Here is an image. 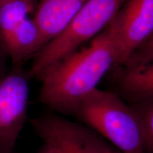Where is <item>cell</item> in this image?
<instances>
[{"instance_id":"cell-1","label":"cell","mask_w":153,"mask_h":153,"mask_svg":"<svg viewBox=\"0 0 153 153\" xmlns=\"http://www.w3.org/2000/svg\"><path fill=\"white\" fill-rule=\"evenodd\" d=\"M118 62L112 25L42 74L38 101L51 112L74 116L82 101Z\"/></svg>"},{"instance_id":"cell-2","label":"cell","mask_w":153,"mask_h":153,"mask_svg":"<svg viewBox=\"0 0 153 153\" xmlns=\"http://www.w3.org/2000/svg\"><path fill=\"white\" fill-rule=\"evenodd\" d=\"M74 116L123 153H147L144 130L137 113L114 91L97 88Z\"/></svg>"},{"instance_id":"cell-3","label":"cell","mask_w":153,"mask_h":153,"mask_svg":"<svg viewBox=\"0 0 153 153\" xmlns=\"http://www.w3.org/2000/svg\"><path fill=\"white\" fill-rule=\"evenodd\" d=\"M126 0H88L65 28L34 56L30 78L39 79L45 70L80 48L104 30Z\"/></svg>"},{"instance_id":"cell-4","label":"cell","mask_w":153,"mask_h":153,"mask_svg":"<svg viewBox=\"0 0 153 153\" xmlns=\"http://www.w3.org/2000/svg\"><path fill=\"white\" fill-rule=\"evenodd\" d=\"M28 76L20 68L0 75V153H14L28 120Z\"/></svg>"},{"instance_id":"cell-5","label":"cell","mask_w":153,"mask_h":153,"mask_svg":"<svg viewBox=\"0 0 153 153\" xmlns=\"http://www.w3.org/2000/svg\"><path fill=\"white\" fill-rule=\"evenodd\" d=\"M111 24L118 49L116 66L152 37L153 0H126Z\"/></svg>"},{"instance_id":"cell-6","label":"cell","mask_w":153,"mask_h":153,"mask_svg":"<svg viewBox=\"0 0 153 153\" xmlns=\"http://www.w3.org/2000/svg\"><path fill=\"white\" fill-rule=\"evenodd\" d=\"M113 68L116 70V93L128 104L153 101V38Z\"/></svg>"},{"instance_id":"cell-7","label":"cell","mask_w":153,"mask_h":153,"mask_svg":"<svg viewBox=\"0 0 153 153\" xmlns=\"http://www.w3.org/2000/svg\"><path fill=\"white\" fill-rule=\"evenodd\" d=\"M87 1L40 0L33 19L41 32L44 45L66 27Z\"/></svg>"},{"instance_id":"cell-8","label":"cell","mask_w":153,"mask_h":153,"mask_svg":"<svg viewBox=\"0 0 153 153\" xmlns=\"http://www.w3.org/2000/svg\"><path fill=\"white\" fill-rule=\"evenodd\" d=\"M30 123L41 145L36 153H79L69 135L65 118L50 113L36 116Z\"/></svg>"},{"instance_id":"cell-9","label":"cell","mask_w":153,"mask_h":153,"mask_svg":"<svg viewBox=\"0 0 153 153\" xmlns=\"http://www.w3.org/2000/svg\"><path fill=\"white\" fill-rule=\"evenodd\" d=\"M14 68H20L28 57L36 55L44 45L42 36L33 19H26L2 39Z\"/></svg>"},{"instance_id":"cell-10","label":"cell","mask_w":153,"mask_h":153,"mask_svg":"<svg viewBox=\"0 0 153 153\" xmlns=\"http://www.w3.org/2000/svg\"><path fill=\"white\" fill-rule=\"evenodd\" d=\"M65 126L79 153H123L87 126L66 118Z\"/></svg>"},{"instance_id":"cell-11","label":"cell","mask_w":153,"mask_h":153,"mask_svg":"<svg viewBox=\"0 0 153 153\" xmlns=\"http://www.w3.org/2000/svg\"><path fill=\"white\" fill-rule=\"evenodd\" d=\"M34 0L0 1V35L7 37L34 10Z\"/></svg>"},{"instance_id":"cell-12","label":"cell","mask_w":153,"mask_h":153,"mask_svg":"<svg viewBox=\"0 0 153 153\" xmlns=\"http://www.w3.org/2000/svg\"><path fill=\"white\" fill-rule=\"evenodd\" d=\"M130 105L137 113L143 125L147 153H153V101Z\"/></svg>"},{"instance_id":"cell-13","label":"cell","mask_w":153,"mask_h":153,"mask_svg":"<svg viewBox=\"0 0 153 153\" xmlns=\"http://www.w3.org/2000/svg\"><path fill=\"white\" fill-rule=\"evenodd\" d=\"M3 68H4V63H3L2 57H1V55L0 54V75L2 74Z\"/></svg>"},{"instance_id":"cell-14","label":"cell","mask_w":153,"mask_h":153,"mask_svg":"<svg viewBox=\"0 0 153 153\" xmlns=\"http://www.w3.org/2000/svg\"><path fill=\"white\" fill-rule=\"evenodd\" d=\"M153 38V36H152V38Z\"/></svg>"},{"instance_id":"cell-15","label":"cell","mask_w":153,"mask_h":153,"mask_svg":"<svg viewBox=\"0 0 153 153\" xmlns=\"http://www.w3.org/2000/svg\"><path fill=\"white\" fill-rule=\"evenodd\" d=\"M0 1H1V0H0Z\"/></svg>"}]
</instances>
